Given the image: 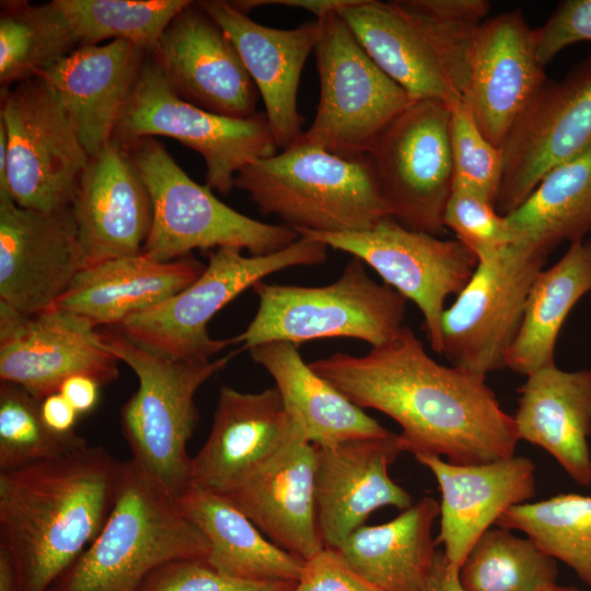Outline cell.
I'll use <instances>...</instances> for the list:
<instances>
[{
    "label": "cell",
    "instance_id": "obj_1",
    "mask_svg": "<svg viewBox=\"0 0 591 591\" xmlns=\"http://www.w3.org/2000/svg\"><path fill=\"white\" fill-rule=\"evenodd\" d=\"M310 367L362 409L401 427L402 452L483 464L515 454L513 416L485 379L432 359L407 326L362 356L336 351Z\"/></svg>",
    "mask_w": 591,
    "mask_h": 591
},
{
    "label": "cell",
    "instance_id": "obj_2",
    "mask_svg": "<svg viewBox=\"0 0 591 591\" xmlns=\"http://www.w3.org/2000/svg\"><path fill=\"white\" fill-rule=\"evenodd\" d=\"M123 462L89 443L68 454L0 471V549L19 591H48L105 524Z\"/></svg>",
    "mask_w": 591,
    "mask_h": 591
},
{
    "label": "cell",
    "instance_id": "obj_3",
    "mask_svg": "<svg viewBox=\"0 0 591 591\" xmlns=\"http://www.w3.org/2000/svg\"><path fill=\"white\" fill-rule=\"evenodd\" d=\"M486 0H350L337 10L373 62L414 100L464 101Z\"/></svg>",
    "mask_w": 591,
    "mask_h": 591
},
{
    "label": "cell",
    "instance_id": "obj_4",
    "mask_svg": "<svg viewBox=\"0 0 591 591\" xmlns=\"http://www.w3.org/2000/svg\"><path fill=\"white\" fill-rule=\"evenodd\" d=\"M208 553L176 498L130 459L102 530L48 591H139L160 565Z\"/></svg>",
    "mask_w": 591,
    "mask_h": 591
},
{
    "label": "cell",
    "instance_id": "obj_5",
    "mask_svg": "<svg viewBox=\"0 0 591 591\" xmlns=\"http://www.w3.org/2000/svg\"><path fill=\"white\" fill-rule=\"evenodd\" d=\"M234 187L297 232H352L392 217L369 155L345 158L299 140L242 167Z\"/></svg>",
    "mask_w": 591,
    "mask_h": 591
},
{
    "label": "cell",
    "instance_id": "obj_6",
    "mask_svg": "<svg viewBox=\"0 0 591 591\" xmlns=\"http://www.w3.org/2000/svg\"><path fill=\"white\" fill-rule=\"evenodd\" d=\"M96 337L138 379V389L119 415L131 459L178 498L192 485L187 443L199 420L195 395L240 350L210 361H189L151 351L111 327L96 328Z\"/></svg>",
    "mask_w": 591,
    "mask_h": 591
},
{
    "label": "cell",
    "instance_id": "obj_7",
    "mask_svg": "<svg viewBox=\"0 0 591 591\" xmlns=\"http://www.w3.org/2000/svg\"><path fill=\"white\" fill-rule=\"evenodd\" d=\"M258 299L255 316L233 345L240 351L269 343L352 338L379 347L404 326L406 298L373 280L354 257L339 278L326 286L268 283L252 287Z\"/></svg>",
    "mask_w": 591,
    "mask_h": 591
},
{
    "label": "cell",
    "instance_id": "obj_8",
    "mask_svg": "<svg viewBox=\"0 0 591 591\" xmlns=\"http://www.w3.org/2000/svg\"><path fill=\"white\" fill-rule=\"evenodd\" d=\"M126 149L152 202V225L142 248L147 257L169 262L194 250L219 247L267 255L300 237L288 225L255 220L220 201L207 185L194 182L158 140L139 139Z\"/></svg>",
    "mask_w": 591,
    "mask_h": 591
},
{
    "label": "cell",
    "instance_id": "obj_9",
    "mask_svg": "<svg viewBox=\"0 0 591 591\" xmlns=\"http://www.w3.org/2000/svg\"><path fill=\"white\" fill-rule=\"evenodd\" d=\"M327 246L300 236L281 251L245 256L235 247L210 251L201 275L164 301L136 313L114 328L157 354L189 361H210L232 337L215 339L208 333L211 318L243 291L270 274L293 266L320 265Z\"/></svg>",
    "mask_w": 591,
    "mask_h": 591
},
{
    "label": "cell",
    "instance_id": "obj_10",
    "mask_svg": "<svg viewBox=\"0 0 591 591\" xmlns=\"http://www.w3.org/2000/svg\"><path fill=\"white\" fill-rule=\"evenodd\" d=\"M170 137L201 155L206 185L227 195L245 165L276 153L265 113L245 119L208 112L178 95L158 61L147 55L118 116L113 140L123 147Z\"/></svg>",
    "mask_w": 591,
    "mask_h": 591
},
{
    "label": "cell",
    "instance_id": "obj_11",
    "mask_svg": "<svg viewBox=\"0 0 591 591\" xmlns=\"http://www.w3.org/2000/svg\"><path fill=\"white\" fill-rule=\"evenodd\" d=\"M314 48L320 100L300 140L331 153L368 155L383 130L414 100L368 56L336 11L321 19Z\"/></svg>",
    "mask_w": 591,
    "mask_h": 591
},
{
    "label": "cell",
    "instance_id": "obj_12",
    "mask_svg": "<svg viewBox=\"0 0 591 591\" xmlns=\"http://www.w3.org/2000/svg\"><path fill=\"white\" fill-rule=\"evenodd\" d=\"M0 120L9 153L0 192L31 210L70 208L90 157L53 86L38 76L2 90Z\"/></svg>",
    "mask_w": 591,
    "mask_h": 591
},
{
    "label": "cell",
    "instance_id": "obj_13",
    "mask_svg": "<svg viewBox=\"0 0 591 591\" xmlns=\"http://www.w3.org/2000/svg\"><path fill=\"white\" fill-rule=\"evenodd\" d=\"M368 155L392 218L413 231L441 235L453 186L449 106L414 101Z\"/></svg>",
    "mask_w": 591,
    "mask_h": 591
},
{
    "label": "cell",
    "instance_id": "obj_14",
    "mask_svg": "<svg viewBox=\"0 0 591 591\" xmlns=\"http://www.w3.org/2000/svg\"><path fill=\"white\" fill-rule=\"evenodd\" d=\"M297 233L359 258L413 301L424 316L432 351L441 355L445 301L464 288L478 264L460 241L413 231L392 217L363 231Z\"/></svg>",
    "mask_w": 591,
    "mask_h": 591
},
{
    "label": "cell",
    "instance_id": "obj_15",
    "mask_svg": "<svg viewBox=\"0 0 591 591\" xmlns=\"http://www.w3.org/2000/svg\"><path fill=\"white\" fill-rule=\"evenodd\" d=\"M547 256L510 245L495 260L478 263L441 318V356L451 366L486 379L505 368L520 328L530 289Z\"/></svg>",
    "mask_w": 591,
    "mask_h": 591
},
{
    "label": "cell",
    "instance_id": "obj_16",
    "mask_svg": "<svg viewBox=\"0 0 591 591\" xmlns=\"http://www.w3.org/2000/svg\"><path fill=\"white\" fill-rule=\"evenodd\" d=\"M496 208L517 209L541 179L591 149V55L559 81H547L513 125L503 146Z\"/></svg>",
    "mask_w": 591,
    "mask_h": 591
},
{
    "label": "cell",
    "instance_id": "obj_17",
    "mask_svg": "<svg viewBox=\"0 0 591 591\" xmlns=\"http://www.w3.org/2000/svg\"><path fill=\"white\" fill-rule=\"evenodd\" d=\"M118 362L84 320L55 308L26 314L0 301V380L38 401L78 374L107 385L119 376Z\"/></svg>",
    "mask_w": 591,
    "mask_h": 591
},
{
    "label": "cell",
    "instance_id": "obj_18",
    "mask_svg": "<svg viewBox=\"0 0 591 591\" xmlns=\"http://www.w3.org/2000/svg\"><path fill=\"white\" fill-rule=\"evenodd\" d=\"M86 266L70 208L31 210L0 192V301L26 314L49 310Z\"/></svg>",
    "mask_w": 591,
    "mask_h": 591
},
{
    "label": "cell",
    "instance_id": "obj_19",
    "mask_svg": "<svg viewBox=\"0 0 591 591\" xmlns=\"http://www.w3.org/2000/svg\"><path fill=\"white\" fill-rule=\"evenodd\" d=\"M151 56L184 100L218 115L257 114V88L229 36L190 1L169 24Z\"/></svg>",
    "mask_w": 591,
    "mask_h": 591
},
{
    "label": "cell",
    "instance_id": "obj_20",
    "mask_svg": "<svg viewBox=\"0 0 591 591\" xmlns=\"http://www.w3.org/2000/svg\"><path fill=\"white\" fill-rule=\"evenodd\" d=\"M300 434L302 430L275 386L259 392L222 386L208 439L192 457V485L224 495Z\"/></svg>",
    "mask_w": 591,
    "mask_h": 591
},
{
    "label": "cell",
    "instance_id": "obj_21",
    "mask_svg": "<svg viewBox=\"0 0 591 591\" xmlns=\"http://www.w3.org/2000/svg\"><path fill=\"white\" fill-rule=\"evenodd\" d=\"M536 55L535 30L520 10L502 12L478 27L464 102L484 136L502 148L513 125L546 82Z\"/></svg>",
    "mask_w": 591,
    "mask_h": 591
},
{
    "label": "cell",
    "instance_id": "obj_22",
    "mask_svg": "<svg viewBox=\"0 0 591 591\" xmlns=\"http://www.w3.org/2000/svg\"><path fill=\"white\" fill-rule=\"evenodd\" d=\"M315 447L316 514L324 548L337 551L373 511L405 510L414 503L389 475L403 453L396 433Z\"/></svg>",
    "mask_w": 591,
    "mask_h": 591
},
{
    "label": "cell",
    "instance_id": "obj_23",
    "mask_svg": "<svg viewBox=\"0 0 591 591\" xmlns=\"http://www.w3.org/2000/svg\"><path fill=\"white\" fill-rule=\"evenodd\" d=\"M415 459L433 474L440 488L436 541L457 570L478 538L508 509L535 495V464L529 457L514 454L483 464H453L428 454Z\"/></svg>",
    "mask_w": 591,
    "mask_h": 591
},
{
    "label": "cell",
    "instance_id": "obj_24",
    "mask_svg": "<svg viewBox=\"0 0 591 591\" xmlns=\"http://www.w3.org/2000/svg\"><path fill=\"white\" fill-rule=\"evenodd\" d=\"M70 209L88 266L142 253L153 218L150 194L113 139L89 159Z\"/></svg>",
    "mask_w": 591,
    "mask_h": 591
},
{
    "label": "cell",
    "instance_id": "obj_25",
    "mask_svg": "<svg viewBox=\"0 0 591 591\" xmlns=\"http://www.w3.org/2000/svg\"><path fill=\"white\" fill-rule=\"evenodd\" d=\"M236 47L260 94L277 148L297 143L303 131L297 95L302 70L321 34L317 20L285 30L265 26L230 1H198Z\"/></svg>",
    "mask_w": 591,
    "mask_h": 591
},
{
    "label": "cell",
    "instance_id": "obj_26",
    "mask_svg": "<svg viewBox=\"0 0 591 591\" xmlns=\"http://www.w3.org/2000/svg\"><path fill=\"white\" fill-rule=\"evenodd\" d=\"M316 447L303 434L222 495L281 549L306 561L324 549L315 496Z\"/></svg>",
    "mask_w": 591,
    "mask_h": 591
},
{
    "label": "cell",
    "instance_id": "obj_27",
    "mask_svg": "<svg viewBox=\"0 0 591 591\" xmlns=\"http://www.w3.org/2000/svg\"><path fill=\"white\" fill-rule=\"evenodd\" d=\"M147 55L121 39L81 45L40 74L60 99L90 158L112 140Z\"/></svg>",
    "mask_w": 591,
    "mask_h": 591
},
{
    "label": "cell",
    "instance_id": "obj_28",
    "mask_svg": "<svg viewBox=\"0 0 591 591\" xmlns=\"http://www.w3.org/2000/svg\"><path fill=\"white\" fill-rule=\"evenodd\" d=\"M205 265L192 255L169 262L142 253L83 268L53 308L94 328L115 327L194 282Z\"/></svg>",
    "mask_w": 591,
    "mask_h": 591
},
{
    "label": "cell",
    "instance_id": "obj_29",
    "mask_svg": "<svg viewBox=\"0 0 591 591\" xmlns=\"http://www.w3.org/2000/svg\"><path fill=\"white\" fill-rule=\"evenodd\" d=\"M513 416L519 440L548 452L579 485H591V371L555 363L525 376Z\"/></svg>",
    "mask_w": 591,
    "mask_h": 591
},
{
    "label": "cell",
    "instance_id": "obj_30",
    "mask_svg": "<svg viewBox=\"0 0 591 591\" xmlns=\"http://www.w3.org/2000/svg\"><path fill=\"white\" fill-rule=\"evenodd\" d=\"M248 352L273 378L288 413L314 445L392 433L318 375L301 357L299 345L269 341Z\"/></svg>",
    "mask_w": 591,
    "mask_h": 591
},
{
    "label": "cell",
    "instance_id": "obj_31",
    "mask_svg": "<svg viewBox=\"0 0 591 591\" xmlns=\"http://www.w3.org/2000/svg\"><path fill=\"white\" fill-rule=\"evenodd\" d=\"M439 513V502L422 497L389 522L358 528L337 552L382 591H425L438 553L432 526Z\"/></svg>",
    "mask_w": 591,
    "mask_h": 591
},
{
    "label": "cell",
    "instance_id": "obj_32",
    "mask_svg": "<svg viewBox=\"0 0 591 591\" xmlns=\"http://www.w3.org/2000/svg\"><path fill=\"white\" fill-rule=\"evenodd\" d=\"M176 500L207 540L206 560L219 572L246 581L297 583L305 561L270 542L222 495L190 485Z\"/></svg>",
    "mask_w": 591,
    "mask_h": 591
},
{
    "label": "cell",
    "instance_id": "obj_33",
    "mask_svg": "<svg viewBox=\"0 0 591 591\" xmlns=\"http://www.w3.org/2000/svg\"><path fill=\"white\" fill-rule=\"evenodd\" d=\"M591 290V241L570 243L553 266L536 276L505 368L528 376L555 363L560 329L577 302Z\"/></svg>",
    "mask_w": 591,
    "mask_h": 591
},
{
    "label": "cell",
    "instance_id": "obj_34",
    "mask_svg": "<svg viewBox=\"0 0 591 591\" xmlns=\"http://www.w3.org/2000/svg\"><path fill=\"white\" fill-rule=\"evenodd\" d=\"M511 245L548 256L560 243L591 232V149L552 169L506 215Z\"/></svg>",
    "mask_w": 591,
    "mask_h": 591
},
{
    "label": "cell",
    "instance_id": "obj_35",
    "mask_svg": "<svg viewBox=\"0 0 591 591\" xmlns=\"http://www.w3.org/2000/svg\"><path fill=\"white\" fill-rule=\"evenodd\" d=\"M80 43L68 20L51 1H2L0 14V83L2 90L40 76Z\"/></svg>",
    "mask_w": 591,
    "mask_h": 591
},
{
    "label": "cell",
    "instance_id": "obj_36",
    "mask_svg": "<svg viewBox=\"0 0 591 591\" xmlns=\"http://www.w3.org/2000/svg\"><path fill=\"white\" fill-rule=\"evenodd\" d=\"M497 526L517 530L543 553L569 566L591 588V497L559 494L508 509Z\"/></svg>",
    "mask_w": 591,
    "mask_h": 591
},
{
    "label": "cell",
    "instance_id": "obj_37",
    "mask_svg": "<svg viewBox=\"0 0 591 591\" xmlns=\"http://www.w3.org/2000/svg\"><path fill=\"white\" fill-rule=\"evenodd\" d=\"M556 577L553 557L500 526L478 538L457 570L463 591H546Z\"/></svg>",
    "mask_w": 591,
    "mask_h": 591
},
{
    "label": "cell",
    "instance_id": "obj_38",
    "mask_svg": "<svg viewBox=\"0 0 591 591\" xmlns=\"http://www.w3.org/2000/svg\"><path fill=\"white\" fill-rule=\"evenodd\" d=\"M80 46L127 40L151 55L188 0H54Z\"/></svg>",
    "mask_w": 591,
    "mask_h": 591
},
{
    "label": "cell",
    "instance_id": "obj_39",
    "mask_svg": "<svg viewBox=\"0 0 591 591\" xmlns=\"http://www.w3.org/2000/svg\"><path fill=\"white\" fill-rule=\"evenodd\" d=\"M86 444L76 431L61 434L49 429L40 401L14 383L0 382V471L55 459Z\"/></svg>",
    "mask_w": 591,
    "mask_h": 591
},
{
    "label": "cell",
    "instance_id": "obj_40",
    "mask_svg": "<svg viewBox=\"0 0 591 591\" xmlns=\"http://www.w3.org/2000/svg\"><path fill=\"white\" fill-rule=\"evenodd\" d=\"M448 106L452 190L471 193L496 207L503 175L502 149L484 136L464 101Z\"/></svg>",
    "mask_w": 591,
    "mask_h": 591
},
{
    "label": "cell",
    "instance_id": "obj_41",
    "mask_svg": "<svg viewBox=\"0 0 591 591\" xmlns=\"http://www.w3.org/2000/svg\"><path fill=\"white\" fill-rule=\"evenodd\" d=\"M443 224L482 264L497 259L511 245L506 216L471 193L452 190Z\"/></svg>",
    "mask_w": 591,
    "mask_h": 591
},
{
    "label": "cell",
    "instance_id": "obj_42",
    "mask_svg": "<svg viewBox=\"0 0 591 591\" xmlns=\"http://www.w3.org/2000/svg\"><path fill=\"white\" fill-rule=\"evenodd\" d=\"M294 586L240 580L219 572L206 558H179L152 570L139 591H292Z\"/></svg>",
    "mask_w": 591,
    "mask_h": 591
},
{
    "label": "cell",
    "instance_id": "obj_43",
    "mask_svg": "<svg viewBox=\"0 0 591 591\" xmlns=\"http://www.w3.org/2000/svg\"><path fill=\"white\" fill-rule=\"evenodd\" d=\"M536 55L545 67L566 47L591 40V0L560 2L548 20L535 28Z\"/></svg>",
    "mask_w": 591,
    "mask_h": 591
},
{
    "label": "cell",
    "instance_id": "obj_44",
    "mask_svg": "<svg viewBox=\"0 0 591 591\" xmlns=\"http://www.w3.org/2000/svg\"><path fill=\"white\" fill-rule=\"evenodd\" d=\"M292 591H382L351 569L337 551L324 548L305 561Z\"/></svg>",
    "mask_w": 591,
    "mask_h": 591
},
{
    "label": "cell",
    "instance_id": "obj_45",
    "mask_svg": "<svg viewBox=\"0 0 591 591\" xmlns=\"http://www.w3.org/2000/svg\"><path fill=\"white\" fill-rule=\"evenodd\" d=\"M40 413L53 431L61 434L74 432L79 414L60 392L50 394L40 402Z\"/></svg>",
    "mask_w": 591,
    "mask_h": 591
},
{
    "label": "cell",
    "instance_id": "obj_46",
    "mask_svg": "<svg viewBox=\"0 0 591 591\" xmlns=\"http://www.w3.org/2000/svg\"><path fill=\"white\" fill-rule=\"evenodd\" d=\"M101 385L92 378L78 374L68 378L59 392L72 405L79 415L94 409L99 402Z\"/></svg>",
    "mask_w": 591,
    "mask_h": 591
},
{
    "label": "cell",
    "instance_id": "obj_47",
    "mask_svg": "<svg viewBox=\"0 0 591 591\" xmlns=\"http://www.w3.org/2000/svg\"><path fill=\"white\" fill-rule=\"evenodd\" d=\"M425 591H463L453 568L442 551H438Z\"/></svg>",
    "mask_w": 591,
    "mask_h": 591
},
{
    "label": "cell",
    "instance_id": "obj_48",
    "mask_svg": "<svg viewBox=\"0 0 591 591\" xmlns=\"http://www.w3.org/2000/svg\"><path fill=\"white\" fill-rule=\"evenodd\" d=\"M0 591H19L13 566L8 555L0 549Z\"/></svg>",
    "mask_w": 591,
    "mask_h": 591
},
{
    "label": "cell",
    "instance_id": "obj_49",
    "mask_svg": "<svg viewBox=\"0 0 591 591\" xmlns=\"http://www.w3.org/2000/svg\"><path fill=\"white\" fill-rule=\"evenodd\" d=\"M8 155V134L0 120V190L4 189L7 184Z\"/></svg>",
    "mask_w": 591,
    "mask_h": 591
},
{
    "label": "cell",
    "instance_id": "obj_50",
    "mask_svg": "<svg viewBox=\"0 0 591 591\" xmlns=\"http://www.w3.org/2000/svg\"><path fill=\"white\" fill-rule=\"evenodd\" d=\"M546 591H586V590H580V589L575 588V587L557 586L555 583L552 587H549Z\"/></svg>",
    "mask_w": 591,
    "mask_h": 591
}]
</instances>
